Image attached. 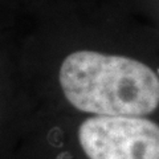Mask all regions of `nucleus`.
Returning a JSON list of instances; mask_svg holds the SVG:
<instances>
[{
	"label": "nucleus",
	"instance_id": "1",
	"mask_svg": "<svg viewBox=\"0 0 159 159\" xmlns=\"http://www.w3.org/2000/svg\"><path fill=\"white\" fill-rule=\"evenodd\" d=\"M58 84L69 105L90 116L146 117L159 107V73L125 54L74 51L60 65Z\"/></svg>",
	"mask_w": 159,
	"mask_h": 159
},
{
	"label": "nucleus",
	"instance_id": "2",
	"mask_svg": "<svg viewBox=\"0 0 159 159\" xmlns=\"http://www.w3.org/2000/svg\"><path fill=\"white\" fill-rule=\"evenodd\" d=\"M88 159H159V125L145 117L92 116L78 127Z\"/></svg>",
	"mask_w": 159,
	"mask_h": 159
}]
</instances>
